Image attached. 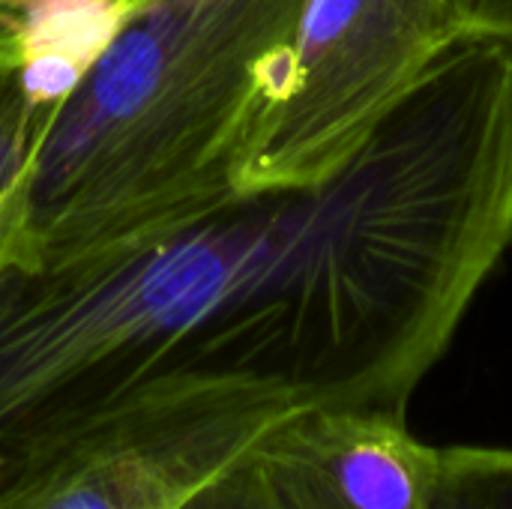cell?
Masks as SVG:
<instances>
[{
    "label": "cell",
    "instance_id": "cell-3",
    "mask_svg": "<svg viewBox=\"0 0 512 509\" xmlns=\"http://www.w3.org/2000/svg\"><path fill=\"white\" fill-rule=\"evenodd\" d=\"M468 39L456 0H303L261 78L237 195L327 180Z\"/></svg>",
    "mask_w": 512,
    "mask_h": 509
},
{
    "label": "cell",
    "instance_id": "cell-8",
    "mask_svg": "<svg viewBox=\"0 0 512 509\" xmlns=\"http://www.w3.org/2000/svg\"><path fill=\"white\" fill-rule=\"evenodd\" d=\"M255 450V447H252ZM180 509H282L258 459L246 453Z\"/></svg>",
    "mask_w": 512,
    "mask_h": 509
},
{
    "label": "cell",
    "instance_id": "cell-10",
    "mask_svg": "<svg viewBox=\"0 0 512 509\" xmlns=\"http://www.w3.org/2000/svg\"><path fill=\"white\" fill-rule=\"evenodd\" d=\"M147 0H120V9H123V15H129V12H135L138 6H144Z\"/></svg>",
    "mask_w": 512,
    "mask_h": 509
},
{
    "label": "cell",
    "instance_id": "cell-4",
    "mask_svg": "<svg viewBox=\"0 0 512 509\" xmlns=\"http://www.w3.org/2000/svg\"><path fill=\"white\" fill-rule=\"evenodd\" d=\"M303 405L255 372L159 375L27 453L0 477V509L183 507Z\"/></svg>",
    "mask_w": 512,
    "mask_h": 509
},
{
    "label": "cell",
    "instance_id": "cell-9",
    "mask_svg": "<svg viewBox=\"0 0 512 509\" xmlns=\"http://www.w3.org/2000/svg\"><path fill=\"white\" fill-rule=\"evenodd\" d=\"M468 36L498 42L512 51V0H456Z\"/></svg>",
    "mask_w": 512,
    "mask_h": 509
},
{
    "label": "cell",
    "instance_id": "cell-6",
    "mask_svg": "<svg viewBox=\"0 0 512 509\" xmlns=\"http://www.w3.org/2000/svg\"><path fill=\"white\" fill-rule=\"evenodd\" d=\"M54 117L57 108L33 84L12 12L0 0V228L18 243L30 174Z\"/></svg>",
    "mask_w": 512,
    "mask_h": 509
},
{
    "label": "cell",
    "instance_id": "cell-7",
    "mask_svg": "<svg viewBox=\"0 0 512 509\" xmlns=\"http://www.w3.org/2000/svg\"><path fill=\"white\" fill-rule=\"evenodd\" d=\"M426 509H512V450H438Z\"/></svg>",
    "mask_w": 512,
    "mask_h": 509
},
{
    "label": "cell",
    "instance_id": "cell-1",
    "mask_svg": "<svg viewBox=\"0 0 512 509\" xmlns=\"http://www.w3.org/2000/svg\"><path fill=\"white\" fill-rule=\"evenodd\" d=\"M411 276L408 213L366 156L144 246L60 270H6L0 477L177 369L255 372L327 402L381 348Z\"/></svg>",
    "mask_w": 512,
    "mask_h": 509
},
{
    "label": "cell",
    "instance_id": "cell-2",
    "mask_svg": "<svg viewBox=\"0 0 512 509\" xmlns=\"http://www.w3.org/2000/svg\"><path fill=\"white\" fill-rule=\"evenodd\" d=\"M303 0H147L39 147L18 270L153 243L243 201L234 171L261 78Z\"/></svg>",
    "mask_w": 512,
    "mask_h": 509
},
{
    "label": "cell",
    "instance_id": "cell-5",
    "mask_svg": "<svg viewBox=\"0 0 512 509\" xmlns=\"http://www.w3.org/2000/svg\"><path fill=\"white\" fill-rule=\"evenodd\" d=\"M282 509H426L438 450L405 417L303 405L252 450Z\"/></svg>",
    "mask_w": 512,
    "mask_h": 509
}]
</instances>
